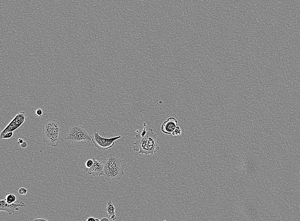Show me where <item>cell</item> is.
I'll return each instance as SVG.
<instances>
[{
    "mask_svg": "<svg viewBox=\"0 0 300 221\" xmlns=\"http://www.w3.org/2000/svg\"><path fill=\"white\" fill-rule=\"evenodd\" d=\"M21 145L22 148H26L27 146V143L26 142L24 141Z\"/></svg>",
    "mask_w": 300,
    "mask_h": 221,
    "instance_id": "cell-19",
    "label": "cell"
},
{
    "mask_svg": "<svg viewBox=\"0 0 300 221\" xmlns=\"http://www.w3.org/2000/svg\"><path fill=\"white\" fill-rule=\"evenodd\" d=\"M26 118H27V115L24 112H21L17 114L16 117L12 119L9 124L2 132L0 135L1 138L6 133L9 132H14L16 130L19 129L24 123Z\"/></svg>",
    "mask_w": 300,
    "mask_h": 221,
    "instance_id": "cell-5",
    "label": "cell"
},
{
    "mask_svg": "<svg viewBox=\"0 0 300 221\" xmlns=\"http://www.w3.org/2000/svg\"><path fill=\"white\" fill-rule=\"evenodd\" d=\"M27 189L26 188H24V187H22V188H20L19 189V193L20 195H26V193H27Z\"/></svg>",
    "mask_w": 300,
    "mask_h": 221,
    "instance_id": "cell-16",
    "label": "cell"
},
{
    "mask_svg": "<svg viewBox=\"0 0 300 221\" xmlns=\"http://www.w3.org/2000/svg\"><path fill=\"white\" fill-rule=\"evenodd\" d=\"M106 210L111 220H115L117 219V216L116 215L115 207L111 200H109L107 202Z\"/></svg>",
    "mask_w": 300,
    "mask_h": 221,
    "instance_id": "cell-11",
    "label": "cell"
},
{
    "mask_svg": "<svg viewBox=\"0 0 300 221\" xmlns=\"http://www.w3.org/2000/svg\"><path fill=\"white\" fill-rule=\"evenodd\" d=\"M5 200L8 204H12L16 201L17 196L11 193H7L5 199Z\"/></svg>",
    "mask_w": 300,
    "mask_h": 221,
    "instance_id": "cell-12",
    "label": "cell"
},
{
    "mask_svg": "<svg viewBox=\"0 0 300 221\" xmlns=\"http://www.w3.org/2000/svg\"><path fill=\"white\" fill-rule=\"evenodd\" d=\"M100 220L98 218L96 219V221H100Z\"/></svg>",
    "mask_w": 300,
    "mask_h": 221,
    "instance_id": "cell-23",
    "label": "cell"
},
{
    "mask_svg": "<svg viewBox=\"0 0 300 221\" xmlns=\"http://www.w3.org/2000/svg\"><path fill=\"white\" fill-rule=\"evenodd\" d=\"M24 142V140H23V139H22V138H19V139H18V144H22Z\"/></svg>",
    "mask_w": 300,
    "mask_h": 221,
    "instance_id": "cell-20",
    "label": "cell"
},
{
    "mask_svg": "<svg viewBox=\"0 0 300 221\" xmlns=\"http://www.w3.org/2000/svg\"><path fill=\"white\" fill-rule=\"evenodd\" d=\"M86 221H96V219L94 218L93 217H89L87 219Z\"/></svg>",
    "mask_w": 300,
    "mask_h": 221,
    "instance_id": "cell-21",
    "label": "cell"
},
{
    "mask_svg": "<svg viewBox=\"0 0 300 221\" xmlns=\"http://www.w3.org/2000/svg\"><path fill=\"white\" fill-rule=\"evenodd\" d=\"M93 136L87 130L81 126H73L70 129L66 136V139L70 142H81L92 141Z\"/></svg>",
    "mask_w": 300,
    "mask_h": 221,
    "instance_id": "cell-3",
    "label": "cell"
},
{
    "mask_svg": "<svg viewBox=\"0 0 300 221\" xmlns=\"http://www.w3.org/2000/svg\"><path fill=\"white\" fill-rule=\"evenodd\" d=\"M124 166L105 171V178L107 180H117L124 174Z\"/></svg>",
    "mask_w": 300,
    "mask_h": 221,
    "instance_id": "cell-10",
    "label": "cell"
},
{
    "mask_svg": "<svg viewBox=\"0 0 300 221\" xmlns=\"http://www.w3.org/2000/svg\"><path fill=\"white\" fill-rule=\"evenodd\" d=\"M181 133H182V130H181L180 127L178 126L174 131L173 132L172 135L173 136H178V135H181Z\"/></svg>",
    "mask_w": 300,
    "mask_h": 221,
    "instance_id": "cell-14",
    "label": "cell"
},
{
    "mask_svg": "<svg viewBox=\"0 0 300 221\" xmlns=\"http://www.w3.org/2000/svg\"><path fill=\"white\" fill-rule=\"evenodd\" d=\"M178 126V120L174 117H170L161 126V131L166 135H171Z\"/></svg>",
    "mask_w": 300,
    "mask_h": 221,
    "instance_id": "cell-9",
    "label": "cell"
},
{
    "mask_svg": "<svg viewBox=\"0 0 300 221\" xmlns=\"http://www.w3.org/2000/svg\"><path fill=\"white\" fill-rule=\"evenodd\" d=\"M29 220L33 221H47V220L46 219L44 218H30L29 219Z\"/></svg>",
    "mask_w": 300,
    "mask_h": 221,
    "instance_id": "cell-18",
    "label": "cell"
},
{
    "mask_svg": "<svg viewBox=\"0 0 300 221\" xmlns=\"http://www.w3.org/2000/svg\"><path fill=\"white\" fill-rule=\"evenodd\" d=\"M43 111L41 109H37L36 110V113H35V115L36 117H41L43 115Z\"/></svg>",
    "mask_w": 300,
    "mask_h": 221,
    "instance_id": "cell-17",
    "label": "cell"
},
{
    "mask_svg": "<svg viewBox=\"0 0 300 221\" xmlns=\"http://www.w3.org/2000/svg\"><path fill=\"white\" fill-rule=\"evenodd\" d=\"M107 220L109 221V219L107 218L106 217L103 218L102 219H100V221H107Z\"/></svg>",
    "mask_w": 300,
    "mask_h": 221,
    "instance_id": "cell-22",
    "label": "cell"
},
{
    "mask_svg": "<svg viewBox=\"0 0 300 221\" xmlns=\"http://www.w3.org/2000/svg\"><path fill=\"white\" fill-rule=\"evenodd\" d=\"M25 206H26L25 204L22 201L20 202L19 204H16L15 203L8 204L5 199L0 201V210L1 211H6L9 215L12 214L16 211L19 210V207H24Z\"/></svg>",
    "mask_w": 300,
    "mask_h": 221,
    "instance_id": "cell-7",
    "label": "cell"
},
{
    "mask_svg": "<svg viewBox=\"0 0 300 221\" xmlns=\"http://www.w3.org/2000/svg\"><path fill=\"white\" fill-rule=\"evenodd\" d=\"M94 163L93 159H88V160L85 163L86 168L88 169V168H91L93 166V164H94Z\"/></svg>",
    "mask_w": 300,
    "mask_h": 221,
    "instance_id": "cell-15",
    "label": "cell"
},
{
    "mask_svg": "<svg viewBox=\"0 0 300 221\" xmlns=\"http://www.w3.org/2000/svg\"><path fill=\"white\" fill-rule=\"evenodd\" d=\"M43 142L48 146H57L60 143L61 126L54 119H48L43 125Z\"/></svg>",
    "mask_w": 300,
    "mask_h": 221,
    "instance_id": "cell-2",
    "label": "cell"
},
{
    "mask_svg": "<svg viewBox=\"0 0 300 221\" xmlns=\"http://www.w3.org/2000/svg\"><path fill=\"white\" fill-rule=\"evenodd\" d=\"M121 136H115L110 138L103 137L99 135L98 132H94L92 142L96 148L99 149L106 150L113 147L115 142L121 138Z\"/></svg>",
    "mask_w": 300,
    "mask_h": 221,
    "instance_id": "cell-4",
    "label": "cell"
},
{
    "mask_svg": "<svg viewBox=\"0 0 300 221\" xmlns=\"http://www.w3.org/2000/svg\"><path fill=\"white\" fill-rule=\"evenodd\" d=\"M13 135V132H9L6 133L5 135H3V137H1V140H4L5 139H10L12 137Z\"/></svg>",
    "mask_w": 300,
    "mask_h": 221,
    "instance_id": "cell-13",
    "label": "cell"
},
{
    "mask_svg": "<svg viewBox=\"0 0 300 221\" xmlns=\"http://www.w3.org/2000/svg\"><path fill=\"white\" fill-rule=\"evenodd\" d=\"M135 139L133 150L135 152L139 151V154L152 155L160 149L157 135L150 128L147 130L144 128L141 134L136 135Z\"/></svg>",
    "mask_w": 300,
    "mask_h": 221,
    "instance_id": "cell-1",
    "label": "cell"
},
{
    "mask_svg": "<svg viewBox=\"0 0 300 221\" xmlns=\"http://www.w3.org/2000/svg\"><path fill=\"white\" fill-rule=\"evenodd\" d=\"M122 162L115 154H111L107 156L104 164V172L118 167L123 166Z\"/></svg>",
    "mask_w": 300,
    "mask_h": 221,
    "instance_id": "cell-6",
    "label": "cell"
},
{
    "mask_svg": "<svg viewBox=\"0 0 300 221\" xmlns=\"http://www.w3.org/2000/svg\"><path fill=\"white\" fill-rule=\"evenodd\" d=\"M93 159L94 162L93 166L88 169L86 168V171L89 174L93 176L94 177L104 175V165L101 161L96 160L95 158Z\"/></svg>",
    "mask_w": 300,
    "mask_h": 221,
    "instance_id": "cell-8",
    "label": "cell"
}]
</instances>
